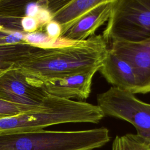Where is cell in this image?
<instances>
[{
  "mask_svg": "<svg viewBox=\"0 0 150 150\" xmlns=\"http://www.w3.org/2000/svg\"><path fill=\"white\" fill-rule=\"evenodd\" d=\"M113 0H105L85 13L60 38L69 42L84 40L94 35L96 31L108 21Z\"/></svg>",
  "mask_w": 150,
  "mask_h": 150,
  "instance_id": "9",
  "label": "cell"
},
{
  "mask_svg": "<svg viewBox=\"0 0 150 150\" xmlns=\"http://www.w3.org/2000/svg\"><path fill=\"white\" fill-rule=\"evenodd\" d=\"M46 1H39L40 7L37 14L34 17L38 22L39 27L46 26L47 23L52 21V14L47 8Z\"/></svg>",
  "mask_w": 150,
  "mask_h": 150,
  "instance_id": "18",
  "label": "cell"
},
{
  "mask_svg": "<svg viewBox=\"0 0 150 150\" xmlns=\"http://www.w3.org/2000/svg\"><path fill=\"white\" fill-rule=\"evenodd\" d=\"M98 69L53 79L42 85L49 94L69 100L77 98L83 101L90 96L93 78Z\"/></svg>",
  "mask_w": 150,
  "mask_h": 150,
  "instance_id": "8",
  "label": "cell"
},
{
  "mask_svg": "<svg viewBox=\"0 0 150 150\" xmlns=\"http://www.w3.org/2000/svg\"><path fill=\"white\" fill-rule=\"evenodd\" d=\"M45 108V101L42 105L39 108L29 107L13 104L5 100L0 99V116L2 117L16 115L22 113L40 111Z\"/></svg>",
  "mask_w": 150,
  "mask_h": 150,
  "instance_id": "15",
  "label": "cell"
},
{
  "mask_svg": "<svg viewBox=\"0 0 150 150\" xmlns=\"http://www.w3.org/2000/svg\"><path fill=\"white\" fill-rule=\"evenodd\" d=\"M105 127L81 131L42 129L0 133V150H93L109 142Z\"/></svg>",
  "mask_w": 150,
  "mask_h": 150,
  "instance_id": "3",
  "label": "cell"
},
{
  "mask_svg": "<svg viewBox=\"0 0 150 150\" xmlns=\"http://www.w3.org/2000/svg\"><path fill=\"white\" fill-rule=\"evenodd\" d=\"M39 2L33 3H28L26 6V16L35 17L37 14L39 9Z\"/></svg>",
  "mask_w": 150,
  "mask_h": 150,
  "instance_id": "21",
  "label": "cell"
},
{
  "mask_svg": "<svg viewBox=\"0 0 150 150\" xmlns=\"http://www.w3.org/2000/svg\"><path fill=\"white\" fill-rule=\"evenodd\" d=\"M112 150H150V146L137 134H127L116 136Z\"/></svg>",
  "mask_w": 150,
  "mask_h": 150,
  "instance_id": "14",
  "label": "cell"
},
{
  "mask_svg": "<svg viewBox=\"0 0 150 150\" xmlns=\"http://www.w3.org/2000/svg\"><path fill=\"white\" fill-rule=\"evenodd\" d=\"M104 1H47L46 5L52 14V21L60 25L62 35L85 13Z\"/></svg>",
  "mask_w": 150,
  "mask_h": 150,
  "instance_id": "11",
  "label": "cell"
},
{
  "mask_svg": "<svg viewBox=\"0 0 150 150\" xmlns=\"http://www.w3.org/2000/svg\"><path fill=\"white\" fill-rule=\"evenodd\" d=\"M38 47L26 42L0 45V69L6 71L14 68Z\"/></svg>",
  "mask_w": 150,
  "mask_h": 150,
  "instance_id": "13",
  "label": "cell"
},
{
  "mask_svg": "<svg viewBox=\"0 0 150 150\" xmlns=\"http://www.w3.org/2000/svg\"><path fill=\"white\" fill-rule=\"evenodd\" d=\"M28 3L23 0H0V30L25 33L21 22Z\"/></svg>",
  "mask_w": 150,
  "mask_h": 150,
  "instance_id": "12",
  "label": "cell"
},
{
  "mask_svg": "<svg viewBox=\"0 0 150 150\" xmlns=\"http://www.w3.org/2000/svg\"><path fill=\"white\" fill-rule=\"evenodd\" d=\"M26 33L0 30V45L25 42V35Z\"/></svg>",
  "mask_w": 150,
  "mask_h": 150,
  "instance_id": "17",
  "label": "cell"
},
{
  "mask_svg": "<svg viewBox=\"0 0 150 150\" xmlns=\"http://www.w3.org/2000/svg\"><path fill=\"white\" fill-rule=\"evenodd\" d=\"M108 50L102 35H94L68 45L39 47L14 68L32 81L43 84L53 79L99 68Z\"/></svg>",
  "mask_w": 150,
  "mask_h": 150,
  "instance_id": "1",
  "label": "cell"
},
{
  "mask_svg": "<svg viewBox=\"0 0 150 150\" xmlns=\"http://www.w3.org/2000/svg\"><path fill=\"white\" fill-rule=\"evenodd\" d=\"M60 38L59 39L60 40ZM57 40H53L47 35L46 33L34 32L26 33L25 35V41L30 45L39 47H53Z\"/></svg>",
  "mask_w": 150,
  "mask_h": 150,
  "instance_id": "16",
  "label": "cell"
},
{
  "mask_svg": "<svg viewBox=\"0 0 150 150\" xmlns=\"http://www.w3.org/2000/svg\"><path fill=\"white\" fill-rule=\"evenodd\" d=\"M22 26L25 33H32L35 32L39 28L36 19L33 17L25 16L21 22Z\"/></svg>",
  "mask_w": 150,
  "mask_h": 150,
  "instance_id": "20",
  "label": "cell"
},
{
  "mask_svg": "<svg viewBox=\"0 0 150 150\" xmlns=\"http://www.w3.org/2000/svg\"><path fill=\"white\" fill-rule=\"evenodd\" d=\"M103 117V112L97 105L48 94L43 110L0 118V133L42 129L64 123L97 124Z\"/></svg>",
  "mask_w": 150,
  "mask_h": 150,
  "instance_id": "2",
  "label": "cell"
},
{
  "mask_svg": "<svg viewBox=\"0 0 150 150\" xmlns=\"http://www.w3.org/2000/svg\"><path fill=\"white\" fill-rule=\"evenodd\" d=\"M48 95L42 84L32 81L15 68L0 75V99L25 106L39 108Z\"/></svg>",
  "mask_w": 150,
  "mask_h": 150,
  "instance_id": "6",
  "label": "cell"
},
{
  "mask_svg": "<svg viewBox=\"0 0 150 150\" xmlns=\"http://www.w3.org/2000/svg\"><path fill=\"white\" fill-rule=\"evenodd\" d=\"M46 33L53 40H57L60 39L62 29L60 25L57 22L51 21L45 26Z\"/></svg>",
  "mask_w": 150,
  "mask_h": 150,
  "instance_id": "19",
  "label": "cell"
},
{
  "mask_svg": "<svg viewBox=\"0 0 150 150\" xmlns=\"http://www.w3.org/2000/svg\"><path fill=\"white\" fill-rule=\"evenodd\" d=\"M98 71L112 87L135 94L137 83L133 68L129 63L110 50Z\"/></svg>",
  "mask_w": 150,
  "mask_h": 150,
  "instance_id": "10",
  "label": "cell"
},
{
  "mask_svg": "<svg viewBox=\"0 0 150 150\" xmlns=\"http://www.w3.org/2000/svg\"><path fill=\"white\" fill-rule=\"evenodd\" d=\"M102 36L114 40L139 42L150 38V0H113Z\"/></svg>",
  "mask_w": 150,
  "mask_h": 150,
  "instance_id": "4",
  "label": "cell"
},
{
  "mask_svg": "<svg viewBox=\"0 0 150 150\" xmlns=\"http://www.w3.org/2000/svg\"><path fill=\"white\" fill-rule=\"evenodd\" d=\"M96 99L104 117L129 122L135 128L137 135L150 146V104L131 92L114 87L98 94Z\"/></svg>",
  "mask_w": 150,
  "mask_h": 150,
  "instance_id": "5",
  "label": "cell"
},
{
  "mask_svg": "<svg viewBox=\"0 0 150 150\" xmlns=\"http://www.w3.org/2000/svg\"><path fill=\"white\" fill-rule=\"evenodd\" d=\"M4 71H5L4 70H1V69H0V75H1L3 72H4Z\"/></svg>",
  "mask_w": 150,
  "mask_h": 150,
  "instance_id": "22",
  "label": "cell"
},
{
  "mask_svg": "<svg viewBox=\"0 0 150 150\" xmlns=\"http://www.w3.org/2000/svg\"><path fill=\"white\" fill-rule=\"evenodd\" d=\"M109 50L133 68L137 83L135 94L150 93V38L135 42L114 40Z\"/></svg>",
  "mask_w": 150,
  "mask_h": 150,
  "instance_id": "7",
  "label": "cell"
}]
</instances>
